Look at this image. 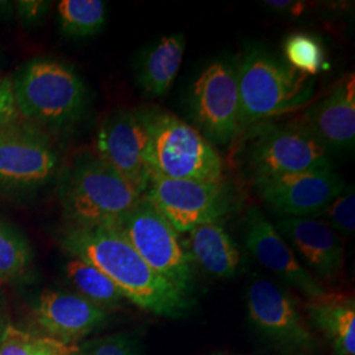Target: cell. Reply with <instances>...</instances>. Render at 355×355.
<instances>
[{
    "instance_id": "6da1fadb",
    "label": "cell",
    "mask_w": 355,
    "mask_h": 355,
    "mask_svg": "<svg viewBox=\"0 0 355 355\" xmlns=\"http://www.w3.org/2000/svg\"><path fill=\"white\" fill-rule=\"evenodd\" d=\"M61 242L67 253L101 270L141 309L168 318H182L190 311V296L150 268L119 229L71 225Z\"/></svg>"
},
{
    "instance_id": "7a4b0ae2",
    "label": "cell",
    "mask_w": 355,
    "mask_h": 355,
    "mask_svg": "<svg viewBox=\"0 0 355 355\" xmlns=\"http://www.w3.org/2000/svg\"><path fill=\"white\" fill-rule=\"evenodd\" d=\"M315 85L312 76L295 70L265 46H246L239 60L240 137L265 120L304 107Z\"/></svg>"
},
{
    "instance_id": "3957f363",
    "label": "cell",
    "mask_w": 355,
    "mask_h": 355,
    "mask_svg": "<svg viewBox=\"0 0 355 355\" xmlns=\"http://www.w3.org/2000/svg\"><path fill=\"white\" fill-rule=\"evenodd\" d=\"M148 133V164L152 177L220 183L224 161L195 127L155 105L141 107Z\"/></svg>"
},
{
    "instance_id": "277c9868",
    "label": "cell",
    "mask_w": 355,
    "mask_h": 355,
    "mask_svg": "<svg viewBox=\"0 0 355 355\" xmlns=\"http://www.w3.org/2000/svg\"><path fill=\"white\" fill-rule=\"evenodd\" d=\"M58 198L73 227H116L144 196L102 158L85 153L64 171Z\"/></svg>"
},
{
    "instance_id": "5b68a950",
    "label": "cell",
    "mask_w": 355,
    "mask_h": 355,
    "mask_svg": "<svg viewBox=\"0 0 355 355\" xmlns=\"http://www.w3.org/2000/svg\"><path fill=\"white\" fill-rule=\"evenodd\" d=\"M17 114L42 127H69L85 110L87 89L73 69L54 60L24 64L12 82Z\"/></svg>"
},
{
    "instance_id": "8992f818",
    "label": "cell",
    "mask_w": 355,
    "mask_h": 355,
    "mask_svg": "<svg viewBox=\"0 0 355 355\" xmlns=\"http://www.w3.org/2000/svg\"><path fill=\"white\" fill-rule=\"evenodd\" d=\"M241 137L243 165L253 180L334 170L330 153L297 120L284 124L265 121Z\"/></svg>"
},
{
    "instance_id": "52a82bcc",
    "label": "cell",
    "mask_w": 355,
    "mask_h": 355,
    "mask_svg": "<svg viewBox=\"0 0 355 355\" xmlns=\"http://www.w3.org/2000/svg\"><path fill=\"white\" fill-rule=\"evenodd\" d=\"M114 228L123 233L150 268L191 297L195 278L190 253L177 230L152 203L142 198Z\"/></svg>"
},
{
    "instance_id": "ba28073f",
    "label": "cell",
    "mask_w": 355,
    "mask_h": 355,
    "mask_svg": "<svg viewBox=\"0 0 355 355\" xmlns=\"http://www.w3.org/2000/svg\"><path fill=\"white\" fill-rule=\"evenodd\" d=\"M195 128L214 146H229L240 139L239 60L220 58L205 66L190 92Z\"/></svg>"
},
{
    "instance_id": "9c48e42d",
    "label": "cell",
    "mask_w": 355,
    "mask_h": 355,
    "mask_svg": "<svg viewBox=\"0 0 355 355\" xmlns=\"http://www.w3.org/2000/svg\"><path fill=\"white\" fill-rule=\"evenodd\" d=\"M144 198L179 234L202 224L221 221L236 208V195L224 180L202 183L153 175Z\"/></svg>"
},
{
    "instance_id": "30bf717a",
    "label": "cell",
    "mask_w": 355,
    "mask_h": 355,
    "mask_svg": "<svg viewBox=\"0 0 355 355\" xmlns=\"http://www.w3.org/2000/svg\"><path fill=\"white\" fill-rule=\"evenodd\" d=\"M248 311L254 328L282 352L305 355L315 349L316 340L296 303L277 283L253 279L248 291Z\"/></svg>"
},
{
    "instance_id": "8fae6325",
    "label": "cell",
    "mask_w": 355,
    "mask_h": 355,
    "mask_svg": "<svg viewBox=\"0 0 355 355\" xmlns=\"http://www.w3.org/2000/svg\"><path fill=\"white\" fill-rule=\"evenodd\" d=\"M98 157L128 184L145 195L152 179L148 164V133L140 108L114 110L107 114L96 136Z\"/></svg>"
},
{
    "instance_id": "7c38bea8",
    "label": "cell",
    "mask_w": 355,
    "mask_h": 355,
    "mask_svg": "<svg viewBox=\"0 0 355 355\" xmlns=\"http://www.w3.org/2000/svg\"><path fill=\"white\" fill-rule=\"evenodd\" d=\"M57 166L58 153L41 130L15 123L0 129V189H40L51 180Z\"/></svg>"
},
{
    "instance_id": "4fadbf2b",
    "label": "cell",
    "mask_w": 355,
    "mask_h": 355,
    "mask_svg": "<svg viewBox=\"0 0 355 355\" xmlns=\"http://www.w3.org/2000/svg\"><path fill=\"white\" fill-rule=\"evenodd\" d=\"M253 186L262 202L283 217H315L346 183L334 170H321L255 179Z\"/></svg>"
},
{
    "instance_id": "5bb4252c",
    "label": "cell",
    "mask_w": 355,
    "mask_h": 355,
    "mask_svg": "<svg viewBox=\"0 0 355 355\" xmlns=\"http://www.w3.org/2000/svg\"><path fill=\"white\" fill-rule=\"evenodd\" d=\"M245 242L248 250L262 266L300 292L308 302L328 293L259 208H252L246 215Z\"/></svg>"
},
{
    "instance_id": "9a60e30c",
    "label": "cell",
    "mask_w": 355,
    "mask_h": 355,
    "mask_svg": "<svg viewBox=\"0 0 355 355\" xmlns=\"http://www.w3.org/2000/svg\"><path fill=\"white\" fill-rule=\"evenodd\" d=\"M274 227L316 279L338 280L345 262L338 233L315 217H282Z\"/></svg>"
},
{
    "instance_id": "2e32d148",
    "label": "cell",
    "mask_w": 355,
    "mask_h": 355,
    "mask_svg": "<svg viewBox=\"0 0 355 355\" xmlns=\"http://www.w3.org/2000/svg\"><path fill=\"white\" fill-rule=\"evenodd\" d=\"M35 318L45 336L60 343L78 345L107 322V312L71 292L45 290L35 305Z\"/></svg>"
},
{
    "instance_id": "e0dca14e",
    "label": "cell",
    "mask_w": 355,
    "mask_h": 355,
    "mask_svg": "<svg viewBox=\"0 0 355 355\" xmlns=\"http://www.w3.org/2000/svg\"><path fill=\"white\" fill-rule=\"evenodd\" d=\"M328 150H350L355 144L354 73L340 79L325 98L297 120Z\"/></svg>"
},
{
    "instance_id": "ac0fdd59",
    "label": "cell",
    "mask_w": 355,
    "mask_h": 355,
    "mask_svg": "<svg viewBox=\"0 0 355 355\" xmlns=\"http://www.w3.org/2000/svg\"><path fill=\"white\" fill-rule=\"evenodd\" d=\"M191 259L218 279L237 275L241 267V252L221 221L202 224L189 232Z\"/></svg>"
},
{
    "instance_id": "d6986e66",
    "label": "cell",
    "mask_w": 355,
    "mask_h": 355,
    "mask_svg": "<svg viewBox=\"0 0 355 355\" xmlns=\"http://www.w3.org/2000/svg\"><path fill=\"white\" fill-rule=\"evenodd\" d=\"M186 51L182 32L162 36L142 51L137 67L141 89L155 98L164 96L177 78Z\"/></svg>"
},
{
    "instance_id": "ffe728a7",
    "label": "cell",
    "mask_w": 355,
    "mask_h": 355,
    "mask_svg": "<svg viewBox=\"0 0 355 355\" xmlns=\"http://www.w3.org/2000/svg\"><path fill=\"white\" fill-rule=\"evenodd\" d=\"M312 324L329 341L334 355H355V303L349 295L328 292L308 302Z\"/></svg>"
},
{
    "instance_id": "44dd1931",
    "label": "cell",
    "mask_w": 355,
    "mask_h": 355,
    "mask_svg": "<svg viewBox=\"0 0 355 355\" xmlns=\"http://www.w3.org/2000/svg\"><path fill=\"white\" fill-rule=\"evenodd\" d=\"M64 272L78 295L87 299L92 304L101 306L104 311L117 308L125 300L124 295L114 286V282L86 261L71 257L64 266Z\"/></svg>"
},
{
    "instance_id": "7402d4cb",
    "label": "cell",
    "mask_w": 355,
    "mask_h": 355,
    "mask_svg": "<svg viewBox=\"0 0 355 355\" xmlns=\"http://www.w3.org/2000/svg\"><path fill=\"white\" fill-rule=\"evenodd\" d=\"M60 28L69 37H89L102 31L107 4L102 0H62L57 7Z\"/></svg>"
},
{
    "instance_id": "603a6c76",
    "label": "cell",
    "mask_w": 355,
    "mask_h": 355,
    "mask_svg": "<svg viewBox=\"0 0 355 355\" xmlns=\"http://www.w3.org/2000/svg\"><path fill=\"white\" fill-rule=\"evenodd\" d=\"M32 261V249L19 230L0 221V279L23 275Z\"/></svg>"
},
{
    "instance_id": "cb8c5ba5",
    "label": "cell",
    "mask_w": 355,
    "mask_h": 355,
    "mask_svg": "<svg viewBox=\"0 0 355 355\" xmlns=\"http://www.w3.org/2000/svg\"><path fill=\"white\" fill-rule=\"evenodd\" d=\"M284 61L295 70L309 76H318L327 66L325 51L320 40L305 33H295L284 41Z\"/></svg>"
},
{
    "instance_id": "d4e9b609",
    "label": "cell",
    "mask_w": 355,
    "mask_h": 355,
    "mask_svg": "<svg viewBox=\"0 0 355 355\" xmlns=\"http://www.w3.org/2000/svg\"><path fill=\"white\" fill-rule=\"evenodd\" d=\"M338 234L350 236L355 230V192L354 186H346L343 192L315 216Z\"/></svg>"
},
{
    "instance_id": "484cf974",
    "label": "cell",
    "mask_w": 355,
    "mask_h": 355,
    "mask_svg": "<svg viewBox=\"0 0 355 355\" xmlns=\"http://www.w3.org/2000/svg\"><path fill=\"white\" fill-rule=\"evenodd\" d=\"M76 355H144V352L140 341L135 336L117 333L78 345Z\"/></svg>"
},
{
    "instance_id": "4316f807",
    "label": "cell",
    "mask_w": 355,
    "mask_h": 355,
    "mask_svg": "<svg viewBox=\"0 0 355 355\" xmlns=\"http://www.w3.org/2000/svg\"><path fill=\"white\" fill-rule=\"evenodd\" d=\"M41 337L7 325L0 340V355H37Z\"/></svg>"
},
{
    "instance_id": "83f0119b",
    "label": "cell",
    "mask_w": 355,
    "mask_h": 355,
    "mask_svg": "<svg viewBox=\"0 0 355 355\" xmlns=\"http://www.w3.org/2000/svg\"><path fill=\"white\" fill-rule=\"evenodd\" d=\"M51 3L42 0H19L13 3V8L19 19L28 26L36 24L45 17L49 11Z\"/></svg>"
},
{
    "instance_id": "f1b7e54d",
    "label": "cell",
    "mask_w": 355,
    "mask_h": 355,
    "mask_svg": "<svg viewBox=\"0 0 355 355\" xmlns=\"http://www.w3.org/2000/svg\"><path fill=\"white\" fill-rule=\"evenodd\" d=\"M17 117L12 95V82L0 80V129L13 124Z\"/></svg>"
},
{
    "instance_id": "f546056e",
    "label": "cell",
    "mask_w": 355,
    "mask_h": 355,
    "mask_svg": "<svg viewBox=\"0 0 355 355\" xmlns=\"http://www.w3.org/2000/svg\"><path fill=\"white\" fill-rule=\"evenodd\" d=\"M76 350L78 345H67L42 336L37 355H76Z\"/></svg>"
},
{
    "instance_id": "4dcf8cb0",
    "label": "cell",
    "mask_w": 355,
    "mask_h": 355,
    "mask_svg": "<svg viewBox=\"0 0 355 355\" xmlns=\"http://www.w3.org/2000/svg\"><path fill=\"white\" fill-rule=\"evenodd\" d=\"M263 4L270 10H274L278 12H288L292 16H300L306 8V6L303 1H292V0H287V1L286 0L284 1L267 0V1H263Z\"/></svg>"
},
{
    "instance_id": "1f68e13d",
    "label": "cell",
    "mask_w": 355,
    "mask_h": 355,
    "mask_svg": "<svg viewBox=\"0 0 355 355\" xmlns=\"http://www.w3.org/2000/svg\"><path fill=\"white\" fill-rule=\"evenodd\" d=\"M13 10V3L7 0H0V16H10Z\"/></svg>"
},
{
    "instance_id": "d6a6232c",
    "label": "cell",
    "mask_w": 355,
    "mask_h": 355,
    "mask_svg": "<svg viewBox=\"0 0 355 355\" xmlns=\"http://www.w3.org/2000/svg\"><path fill=\"white\" fill-rule=\"evenodd\" d=\"M6 328H7V324H6V320H4V316H3L1 309H0V340L3 337V333H4Z\"/></svg>"
}]
</instances>
